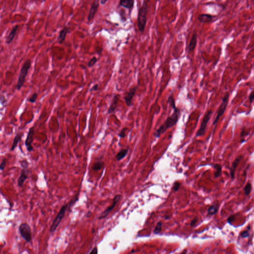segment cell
Instances as JSON below:
<instances>
[{"instance_id": "40", "label": "cell", "mask_w": 254, "mask_h": 254, "mask_svg": "<svg viewBox=\"0 0 254 254\" xmlns=\"http://www.w3.org/2000/svg\"><path fill=\"white\" fill-rule=\"evenodd\" d=\"M198 221V218H195L193 220H192L191 222L190 223V225L191 226H193L196 225V223H197V222Z\"/></svg>"}, {"instance_id": "19", "label": "cell", "mask_w": 254, "mask_h": 254, "mask_svg": "<svg viewBox=\"0 0 254 254\" xmlns=\"http://www.w3.org/2000/svg\"><path fill=\"white\" fill-rule=\"evenodd\" d=\"M69 32V29L68 27H64L60 32L59 36H58V42L60 44H62L64 41H65L67 34Z\"/></svg>"}, {"instance_id": "29", "label": "cell", "mask_w": 254, "mask_h": 254, "mask_svg": "<svg viewBox=\"0 0 254 254\" xmlns=\"http://www.w3.org/2000/svg\"><path fill=\"white\" fill-rule=\"evenodd\" d=\"M98 59H97L96 57H92L89 60V62L88 63V66L89 67V68H91V67L94 66L95 64L98 62Z\"/></svg>"}, {"instance_id": "24", "label": "cell", "mask_w": 254, "mask_h": 254, "mask_svg": "<svg viewBox=\"0 0 254 254\" xmlns=\"http://www.w3.org/2000/svg\"><path fill=\"white\" fill-rule=\"evenodd\" d=\"M104 165V163L101 160H98L96 161L93 164L92 166V170L93 171H99L101 169Z\"/></svg>"}, {"instance_id": "23", "label": "cell", "mask_w": 254, "mask_h": 254, "mask_svg": "<svg viewBox=\"0 0 254 254\" xmlns=\"http://www.w3.org/2000/svg\"><path fill=\"white\" fill-rule=\"evenodd\" d=\"M128 153V149H123L121 150L116 155V159L118 161H120L126 156Z\"/></svg>"}, {"instance_id": "5", "label": "cell", "mask_w": 254, "mask_h": 254, "mask_svg": "<svg viewBox=\"0 0 254 254\" xmlns=\"http://www.w3.org/2000/svg\"><path fill=\"white\" fill-rule=\"evenodd\" d=\"M18 230L21 237L27 243H30L32 240V232L31 227L27 223H23L18 227Z\"/></svg>"}, {"instance_id": "31", "label": "cell", "mask_w": 254, "mask_h": 254, "mask_svg": "<svg viewBox=\"0 0 254 254\" xmlns=\"http://www.w3.org/2000/svg\"><path fill=\"white\" fill-rule=\"evenodd\" d=\"M20 163L22 168H28V163L26 160H22L20 161Z\"/></svg>"}, {"instance_id": "3", "label": "cell", "mask_w": 254, "mask_h": 254, "mask_svg": "<svg viewBox=\"0 0 254 254\" xmlns=\"http://www.w3.org/2000/svg\"><path fill=\"white\" fill-rule=\"evenodd\" d=\"M31 67V61L30 59H27L23 64V67L20 71V75L18 76V81L16 85V89L20 91L24 85L26 78L28 74V71Z\"/></svg>"}, {"instance_id": "32", "label": "cell", "mask_w": 254, "mask_h": 254, "mask_svg": "<svg viewBox=\"0 0 254 254\" xmlns=\"http://www.w3.org/2000/svg\"><path fill=\"white\" fill-rule=\"evenodd\" d=\"M6 163H7L6 158H3L1 163V165H0V170L2 171H3L5 169L6 166Z\"/></svg>"}, {"instance_id": "37", "label": "cell", "mask_w": 254, "mask_h": 254, "mask_svg": "<svg viewBox=\"0 0 254 254\" xmlns=\"http://www.w3.org/2000/svg\"><path fill=\"white\" fill-rule=\"evenodd\" d=\"M98 247H96V246L94 247V248L92 249L91 251L89 252V254H98Z\"/></svg>"}, {"instance_id": "39", "label": "cell", "mask_w": 254, "mask_h": 254, "mask_svg": "<svg viewBox=\"0 0 254 254\" xmlns=\"http://www.w3.org/2000/svg\"><path fill=\"white\" fill-rule=\"evenodd\" d=\"M249 132H247L245 129H243V131H242L241 134V137H244V136H247Z\"/></svg>"}, {"instance_id": "25", "label": "cell", "mask_w": 254, "mask_h": 254, "mask_svg": "<svg viewBox=\"0 0 254 254\" xmlns=\"http://www.w3.org/2000/svg\"><path fill=\"white\" fill-rule=\"evenodd\" d=\"M79 194H78V195H76V196H75L73 199L71 200H70L69 203H68L67 210H68L69 212H71V208H72L73 206V205H74V204H75V203H76L77 201H78L79 200Z\"/></svg>"}, {"instance_id": "28", "label": "cell", "mask_w": 254, "mask_h": 254, "mask_svg": "<svg viewBox=\"0 0 254 254\" xmlns=\"http://www.w3.org/2000/svg\"><path fill=\"white\" fill-rule=\"evenodd\" d=\"M250 228H251V227H250V226H248L247 229H246V230L243 231L241 233V235H241V236L243 238H248V237L250 236L249 231H250Z\"/></svg>"}, {"instance_id": "2", "label": "cell", "mask_w": 254, "mask_h": 254, "mask_svg": "<svg viewBox=\"0 0 254 254\" xmlns=\"http://www.w3.org/2000/svg\"><path fill=\"white\" fill-rule=\"evenodd\" d=\"M148 11V0H144L138 10L137 17L138 26L141 33H144L147 23V16Z\"/></svg>"}, {"instance_id": "8", "label": "cell", "mask_w": 254, "mask_h": 254, "mask_svg": "<svg viewBox=\"0 0 254 254\" xmlns=\"http://www.w3.org/2000/svg\"><path fill=\"white\" fill-rule=\"evenodd\" d=\"M34 131H35L34 127L33 126V127L30 128L28 133H27V137H26V141H25V143H24L27 151L30 152V153L33 150L32 143H33V141Z\"/></svg>"}, {"instance_id": "26", "label": "cell", "mask_w": 254, "mask_h": 254, "mask_svg": "<svg viewBox=\"0 0 254 254\" xmlns=\"http://www.w3.org/2000/svg\"><path fill=\"white\" fill-rule=\"evenodd\" d=\"M252 189V186L251 184L250 183H248L245 187L244 189L245 194L246 196H248L251 193Z\"/></svg>"}, {"instance_id": "1", "label": "cell", "mask_w": 254, "mask_h": 254, "mask_svg": "<svg viewBox=\"0 0 254 254\" xmlns=\"http://www.w3.org/2000/svg\"><path fill=\"white\" fill-rule=\"evenodd\" d=\"M168 103L173 109V113L171 116H168L163 124L155 131L153 135L156 138H159L167 130L176 125L181 116V110L176 106L175 99L172 95H171L168 98Z\"/></svg>"}, {"instance_id": "13", "label": "cell", "mask_w": 254, "mask_h": 254, "mask_svg": "<svg viewBox=\"0 0 254 254\" xmlns=\"http://www.w3.org/2000/svg\"><path fill=\"white\" fill-rule=\"evenodd\" d=\"M137 86H135L132 88L125 97V102H126L127 106H131L132 99H133V98L134 97L135 95L136 94V91H137Z\"/></svg>"}, {"instance_id": "33", "label": "cell", "mask_w": 254, "mask_h": 254, "mask_svg": "<svg viewBox=\"0 0 254 254\" xmlns=\"http://www.w3.org/2000/svg\"><path fill=\"white\" fill-rule=\"evenodd\" d=\"M127 129H128V128L125 127V128H124L121 130V131L120 132V134H119V136L120 138H125V136H126L125 133H126V131H127Z\"/></svg>"}, {"instance_id": "34", "label": "cell", "mask_w": 254, "mask_h": 254, "mask_svg": "<svg viewBox=\"0 0 254 254\" xmlns=\"http://www.w3.org/2000/svg\"><path fill=\"white\" fill-rule=\"evenodd\" d=\"M181 185V183L179 182H175L174 184L173 190L175 192L178 191V190L179 189Z\"/></svg>"}, {"instance_id": "36", "label": "cell", "mask_w": 254, "mask_h": 254, "mask_svg": "<svg viewBox=\"0 0 254 254\" xmlns=\"http://www.w3.org/2000/svg\"><path fill=\"white\" fill-rule=\"evenodd\" d=\"M249 99L250 100L251 103L253 102V100H254V90L250 93L249 96Z\"/></svg>"}, {"instance_id": "27", "label": "cell", "mask_w": 254, "mask_h": 254, "mask_svg": "<svg viewBox=\"0 0 254 254\" xmlns=\"http://www.w3.org/2000/svg\"><path fill=\"white\" fill-rule=\"evenodd\" d=\"M162 226H163V222H158L154 229L153 233L155 234H157L158 233H160L161 232V229H162Z\"/></svg>"}, {"instance_id": "35", "label": "cell", "mask_w": 254, "mask_h": 254, "mask_svg": "<svg viewBox=\"0 0 254 254\" xmlns=\"http://www.w3.org/2000/svg\"><path fill=\"white\" fill-rule=\"evenodd\" d=\"M235 218V216L234 215H232L227 219V222L231 224L234 220Z\"/></svg>"}, {"instance_id": "4", "label": "cell", "mask_w": 254, "mask_h": 254, "mask_svg": "<svg viewBox=\"0 0 254 254\" xmlns=\"http://www.w3.org/2000/svg\"><path fill=\"white\" fill-rule=\"evenodd\" d=\"M67 208H68V203L64 204L61 207V209H60L59 213H58L56 217L54 219V221L53 222L52 225H51L50 228V231L51 233L55 232L57 228H58V226L61 223V221L63 219L65 216V213L67 210Z\"/></svg>"}, {"instance_id": "7", "label": "cell", "mask_w": 254, "mask_h": 254, "mask_svg": "<svg viewBox=\"0 0 254 254\" xmlns=\"http://www.w3.org/2000/svg\"><path fill=\"white\" fill-rule=\"evenodd\" d=\"M212 114V110H209L205 114V115L203 116V120H202L199 129L197 132L196 137H201V136H203L205 134L206 131L207 125H208V123H209V121L210 120Z\"/></svg>"}, {"instance_id": "6", "label": "cell", "mask_w": 254, "mask_h": 254, "mask_svg": "<svg viewBox=\"0 0 254 254\" xmlns=\"http://www.w3.org/2000/svg\"><path fill=\"white\" fill-rule=\"evenodd\" d=\"M229 96H230V94L227 92V93H226L225 96L223 97L221 104L219 107L218 110V113H217V115H216V117H215V120H214L213 122V125L215 126V129L216 128V125L218 122L219 119L224 114V113L226 111Z\"/></svg>"}, {"instance_id": "21", "label": "cell", "mask_w": 254, "mask_h": 254, "mask_svg": "<svg viewBox=\"0 0 254 254\" xmlns=\"http://www.w3.org/2000/svg\"><path fill=\"white\" fill-rule=\"evenodd\" d=\"M219 206L218 203H214L209 206L208 210V215H213L218 212Z\"/></svg>"}, {"instance_id": "20", "label": "cell", "mask_w": 254, "mask_h": 254, "mask_svg": "<svg viewBox=\"0 0 254 254\" xmlns=\"http://www.w3.org/2000/svg\"><path fill=\"white\" fill-rule=\"evenodd\" d=\"M23 135V134L22 133H18L16 135V136L14 137V139L13 140V144H12L11 148V151H14L15 150V148H16V147H17L18 143H20L21 141Z\"/></svg>"}, {"instance_id": "9", "label": "cell", "mask_w": 254, "mask_h": 254, "mask_svg": "<svg viewBox=\"0 0 254 254\" xmlns=\"http://www.w3.org/2000/svg\"><path fill=\"white\" fill-rule=\"evenodd\" d=\"M121 198V195H117L115 196L114 198L113 199V203L110 206H109L108 208L105 209L104 212H102L100 216H99L98 218L99 219H102L105 218L107 216L109 215V213L111 212L112 210H113V209H114L115 207L116 206V205L117 204L119 201L120 200Z\"/></svg>"}, {"instance_id": "18", "label": "cell", "mask_w": 254, "mask_h": 254, "mask_svg": "<svg viewBox=\"0 0 254 254\" xmlns=\"http://www.w3.org/2000/svg\"><path fill=\"white\" fill-rule=\"evenodd\" d=\"M18 25H16L14 26V27H13V29L11 30L9 36H8L7 38L6 39V43L8 44H9L11 43L12 42L13 40L14 39V37L16 36L17 32V29L18 28Z\"/></svg>"}, {"instance_id": "17", "label": "cell", "mask_w": 254, "mask_h": 254, "mask_svg": "<svg viewBox=\"0 0 254 254\" xmlns=\"http://www.w3.org/2000/svg\"><path fill=\"white\" fill-rule=\"evenodd\" d=\"M135 0H120L119 5L121 7L131 10L134 7Z\"/></svg>"}, {"instance_id": "38", "label": "cell", "mask_w": 254, "mask_h": 254, "mask_svg": "<svg viewBox=\"0 0 254 254\" xmlns=\"http://www.w3.org/2000/svg\"><path fill=\"white\" fill-rule=\"evenodd\" d=\"M98 88H99V85L98 84H96V85H94L91 88V91H98Z\"/></svg>"}, {"instance_id": "16", "label": "cell", "mask_w": 254, "mask_h": 254, "mask_svg": "<svg viewBox=\"0 0 254 254\" xmlns=\"http://www.w3.org/2000/svg\"><path fill=\"white\" fill-rule=\"evenodd\" d=\"M197 41H198L197 33L196 32H194L193 36H192L189 46H188V50H189V52H192L195 50V48L196 47Z\"/></svg>"}, {"instance_id": "11", "label": "cell", "mask_w": 254, "mask_h": 254, "mask_svg": "<svg viewBox=\"0 0 254 254\" xmlns=\"http://www.w3.org/2000/svg\"><path fill=\"white\" fill-rule=\"evenodd\" d=\"M99 6V0H94L91 6V9L88 17V21H91L94 17L95 14L98 11Z\"/></svg>"}, {"instance_id": "41", "label": "cell", "mask_w": 254, "mask_h": 254, "mask_svg": "<svg viewBox=\"0 0 254 254\" xmlns=\"http://www.w3.org/2000/svg\"><path fill=\"white\" fill-rule=\"evenodd\" d=\"M108 0H100V3L102 5H105Z\"/></svg>"}, {"instance_id": "12", "label": "cell", "mask_w": 254, "mask_h": 254, "mask_svg": "<svg viewBox=\"0 0 254 254\" xmlns=\"http://www.w3.org/2000/svg\"><path fill=\"white\" fill-rule=\"evenodd\" d=\"M215 16L208 14H203L198 16L197 20L202 23H212L215 18Z\"/></svg>"}, {"instance_id": "30", "label": "cell", "mask_w": 254, "mask_h": 254, "mask_svg": "<svg viewBox=\"0 0 254 254\" xmlns=\"http://www.w3.org/2000/svg\"><path fill=\"white\" fill-rule=\"evenodd\" d=\"M37 98H38V94H37V93H34L31 95L30 98H29L27 99V101L28 102H31V103H34L36 102L37 99Z\"/></svg>"}, {"instance_id": "15", "label": "cell", "mask_w": 254, "mask_h": 254, "mask_svg": "<svg viewBox=\"0 0 254 254\" xmlns=\"http://www.w3.org/2000/svg\"><path fill=\"white\" fill-rule=\"evenodd\" d=\"M120 98V95L116 94L113 97V100L112 101L111 103L108 110V113L109 114L114 113L116 108L117 107V104L119 99Z\"/></svg>"}, {"instance_id": "10", "label": "cell", "mask_w": 254, "mask_h": 254, "mask_svg": "<svg viewBox=\"0 0 254 254\" xmlns=\"http://www.w3.org/2000/svg\"><path fill=\"white\" fill-rule=\"evenodd\" d=\"M29 170L28 168H22L20 176L17 179V185L20 188L23 187L24 183L28 179Z\"/></svg>"}, {"instance_id": "22", "label": "cell", "mask_w": 254, "mask_h": 254, "mask_svg": "<svg viewBox=\"0 0 254 254\" xmlns=\"http://www.w3.org/2000/svg\"><path fill=\"white\" fill-rule=\"evenodd\" d=\"M215 169L214 176L215 178H218L222 174V166L220 164H215L212 165Z\"/></svg>"}, {"instance_id": "14", "label": "cell", "mask_w": 254, "mask_h": 254, "mask_svg": "<svg viewBox=\"0 0 254 254\" xmlns=\"http://www.w3.org/2000/svg\"><path fill=\"white\" fill-rule=\"evenodd\" d=\"M243 157V156L242 155H239L235 158V160H234V161H233V163L232 164L231 167L230 169V176H231V177L232 179L235 178V171H236L237 166L239 164L240 161H241Z\"/></svg>"}]
</instances>
